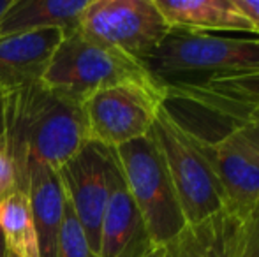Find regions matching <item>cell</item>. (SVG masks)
<instances>
[{"instance_id": "9a60e30c", "label": "cell", "mask_w": 259, "mask_h": 257, "mask_svg": "<svg viewBox=\"0 0 259 257\" xmlns=\"http://www.w3.org/2000/svg\"><path fill=\"white\" fill-rule=\"evenodd\" d=\"M90 0H13L0 20V37L42 28L71 30L79 25Z\"/></svg>"}, {"instance_id": "cb8c5ba5", "label": "cell", "mask_w": 259, "mask_h": 257, "mask_svg": "<svg viewBox=\"0 0 259 257\" xmlns=\"http://www.w3.org/2000/svg\"><path fill=\"white\" fill-rule=\"evenodd\" d=\"M11 4H13V0H0V20L6 14V11L11 7Z\"/></svg>"}, {"instance_id": "7a4b0ae2", "label": "cell", "mask_w": 259, "mask_h": 257, "mask_svg": "<svg viewBox=\"0 0 259 257\" xmlns=\"http://www.w3.org/2000/svg\"><path fill=\"white\" fill-rule=\"evenodd\" d=\"M42 85L83 100L101 88L118 85H140L152 90L166 86L148 71L145 62L94 39L79 27L64 34Z\"/></svg>"}, {"instance_id": "4316f807", "label": "cell", "mask_w": 259, "mask_h": 257, "mask_svg": "<svg viewBox=\"0 0 259 257\" xmlns=\"http://www.w3.org/2000/svg\"><path fill=\"white\" fill-rule=\"evenodd\" d=\"M6 257H18V255H14V254H11L9 250H7V254H6Z\"/></svg>"}, {"instance_id": "7c38bea8", "label": "cell", "mask_w": 259, "mask_h": 257, "mask_svg": "<svg viewBox=\"0 0 259 257\" xmlns=\"http://www.w3.org/2000/svg\"><path fill=\"white\" fill-rule=\"evenodd\" d=\"M166 102L191 104L219 117L259 110V71L210 78L196 85H167Z\"/></svg>"}, {"instance_id": "277c9868", "label": "cell", "mask_w": 259, "mask_h": 257, "mask_svg": "<svg viewBox=\"0 0 259 257\" xmlns=\"http://www.w3.org/2000/svg\"><path fill=\"white\" fill-rule=\"evenodd\" d=\"M113 153L152 243L162 248L185 229L187 222L152 130L141 139L115 148Z\"/></svg>"}, {"instance_id": "2e32d148", "label": "cell", "mask_w": 259, "mask_h": 257, "mask_svg": "<svg viewBox=\"0 0 259 257\" xmlns=\"http://www.w3.org/2000/svg\"><path fill=\"white\" fill-rule=\"evenodd\" d=\"M0 227L11 254L18 257H39L30 201L25 192L14 190L0 201Z\"/></svg>"}, {"instance_id": "5bb4252c", "label": "cell", "mask_w": 259, "mask_h": 257, "mask_svg": "<svg viewBox=\"0 0 259 257\" xmlns=\"http://www.w3.org/2000/svg\"><path fill=\"white\" fill-rule=\"evenodd\" d=\"M27 195L37 236L39 257H57L65 206V194L58 173L48 166H34L28 175Z\"/></svg>"}, {"instance_id": "3957f363", "label": "cell", "mask_w": 259, "mask_h": 257, "mask_svg": "<svg viewBox=\"0 0 259 257\" xmlns=\"http://www.w3.org/2000/svg\"><path fill=\"white\" fill-rule=\"evenodd\" d=\"M145 65L164 86L257 72L259 39L171 30Z\"/></svg>"}, {"instance_id": "d4e9b609", "label": "cell", "mask_w": 259, "mask_h": 257, "mask_svg": "<svg viewBox=\"0 0 259 257\" xmlns=\"http://www.w3.org/2000/svg\"><path fill=\"white\" fill-rule=\"evenodd\" d=\"M6 254H7V247H6V241H4L2 227H0V257H6Z\"/></svg>"}, {"instance_id": "ac0fdd59", "label": "cell", "mask_w": 259, "mask_h": 257, "mask_svg": "<svg viewBox=\"0 0 259 257\" xmlns=\"http://www.w3.org/2000/svg\"><path fill=\"white\" fill-rule=\"evenodd\" d=\"M221 224L222 217L199 226H185L160 248L162 257H221Z\"/></svg>"}, {"instance_id": "30bf717a", "label": "cell", "mask_w": 259, "mask_h": 257, "mask_svg": "<svg viewBox=\"0 0 259 257\" xmlns=\"http://www.w3.org/2000/svg\"><path fill=\"white\" fill-rule=\"evenodd\" d=\"M152 250H155V247L148 236L143 217L131 197L115 159L111 189L101 229L99 257H147Z\"/></svg>"}, {"instance_id": "e0dca14e", "label": "cell", "mask_w": 259, "mask_h": 257, "mask_svg": "<svg viewBox=\"0 0 259 257\" xmlns=\"http://www.w3.org/2000/svg\"><path fill=\"white\" fill-rule=\"evenodd\" d=\"M221 257H259V202L236 215H222Z\"/></svg>"}, {"instance_id": "603a6c76", "label": "cell", "mask_w": 259, "mask_h": 257, "mask_svg": "<svg viewBox=\"0 0 259 257\" xmlns=\"http://www.w3.org/2000/svg\"><path fill=\"white\" fill-rule=\"evenodd\" d=\"M4 108H6V95L4 92H0V143L4 136Z\"/></svg>"}, {"instance_id": "ffe728a7", "label": "cell", "mask_w": 259, "mask_h": 257, "mask_svg": "<svg viewBox=\"0 0 259 257\" xmlns=\"http://www.w3.org/2000/svg\"><path fill=\"white\" fill-rule=\"evenodd\" d=\"M57 257H99L90 247L81 224L78 222L67 199H65L64 220H62L60 236H58Z\"/></svg>"}, {"instance_id": "d6986e66", "label": "cell", "mask_w": 259, "mask_h": 257, "mask_svg": "<svg viewBox=\"0 0 259 257\" xmlns=\"http://www.w3.org/2000/svg\"><path fill=\"white\" fill-rule=\"evenodd\" d=\"M221 117L229 120L224 136L259 166V111H240Z\"/></svg>"}, {"instance_id": "9c48e42d", "label": "cell", "mask_w": 259, "mask_h": 257, "mask_svg": "<svg viewBox=\"0 0 259 257\" xmlns=\"http://www.w3.org/2000/svg\"><path fill=\"white\" fill-rule=\"evenodd\" d=\"M184 125L221 189L224 215H236L257 204L259 166L256 162L247 157L224 134L217 139H211L185 122Z\"/></svg>"}, {"instance_id": "44dd1931", "label": "cell", "mask_w": 259, "mask_h": 257, "mask_svg": "<svg viewBox=\"0 0 259 257\" xmlns=\"http://www.w3.org/2000/svg\"><path fill=\"white\" fill-rule=\"evenodd\" d=\"M16 190L14 185V171H13V164H11L9 157L6 153V148L0 143V201L4 197H7L11 192Z\"/></svg>"}, {"instance_id": "5b68a950", "label": "cell", "mask_w": 259, "mask_h": 257, "mask_svg": "<svg viewBox=\"0 0 259 257\" xmlns=\"http://www.w3.org/2000/svg\"><path fill=\"white\" fill-rule=\"evenodd\" d=\"M152 136L166 162L187 226H199L224 215V199L210 168L184 122L166 104L157 111Z\"/></svg>"}, {"instance_id": "52a82bcc", "label": "cell", "mask_w": 259, "mask_h": 257, "mask_svg": "<svg viewBox=\"0 0 259 257\" xmlns=\"http://www.w3.org/2000/svg\"><path fill=\"white\" fill-rule=\"evenodd\" d=\"M78 27L141 62L171 32L154 0H90Z\"/></svg>"}, {"instance_id": "83f0119b", "label": "cell", "mask_w": 259, "mask_h": 257, "mask_svg": "<svg viewBox=\"0 0 259 257\" xmlns=\"http://www.w3.org/2000/svg\"><path fill=\"white\" fill-rule=\"evenodd\" d=\"M252 111H259V110H252Z\"/></svg>"}, {"instance_id": "8992f818", "label": "cell", "mask_w": 259, "mask_h": 257, "mask_svg": "<svg viewBox=\"0 0 259 257\" xmlns=\"http://www.w3.org/2000/svg\"><path fill=\"white\" fill-rule=\"evenodd\" d=\"M166 102L164 90L140 85L108 86L81 100L87 143L109 150L150 134L157 111Z\"/></svg>"}, {"instance_id": "8fae6325", "label": "cell", "mask_w": 259, "mask_h": 257, "mask_svg": "<svg viewBox=\"0 0 259 257\" xmlns=\"http://www.w3.org/2000/svg\"><path fill=\"white\" fill-rule=\"evenodd\" d=\"M64 34L62 28H42L0 37V92L42 83Z\"/></svg>"}, {"instance_id": "ba28073f", "label": "cell", "mask_w": 259, "mask_h": 257, "mask_svg": "<svg viewBox=\"0 0 259 257\" xmlns=\"http://www.w3.org/2000/svg\"><path fill=\"white\" fill-rule=\"evenodd\" d=\"M113 164V150L97 143H85L78 153L57 171L65 199L71 202L72 212L97 255L103 219L111 189Z\"/></svg>"}, {"instance_id": "7402d4cb", "label": "cell", "mask_w": 259, "mask_h": 257, "mask_svg": "<svg viewBox=\"0 0 259 257\" xmlns=\"http://www.w3.org/2000/svg\"><path fill=\"white\" fill-rule=\"evenodd\" d=\"M238 11L252 27V34H259V0H233Z\"/></svg>"}, {"instance_id": "6da1fadb", "label": "cell", "mask_w": 259, "mask_h": 257, "mask_svg": "<svg viewBox=\"0 0 259 257\" xmlns=\"http://www.w3.org/2000/svg\"><path fill=\"white\" fill-rule=\"evenodd\" d=\"M4 95L2 144L13 164L16 190L27 194L34 166L58 171L87 143L81 100L42 83Z\"/></svg>"}, {"instance_id": "4fadbf2b", "label": "cell", "mask_w": 259, "mask_h": 257, "mask_svg": "<svg viewBox=\"0 0 259 257\" xmlns=\"http://www.w3.org/2000/svg\"><path fill=\"white\" fill-rule=\"evenodd\" d=\"M171 30L252 32L233 0H154Z\"/></svg>"}, {"instance_id": "484cf974", "label": "cell", "mask_w": 259, "mask_h": 257, "mask_svg": "<svg viewBox=\"0 0 259 257\" xmlns=\"http://www.w3.org/2000/svg\"><path fill=\"white\" fill-rule=\"evenodd\" d=\"M147 257H162V250H160V248H155V250H152Z\"/></svg>"}]
</instances>
